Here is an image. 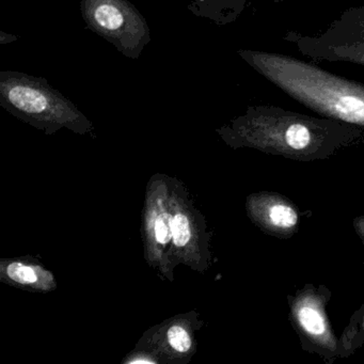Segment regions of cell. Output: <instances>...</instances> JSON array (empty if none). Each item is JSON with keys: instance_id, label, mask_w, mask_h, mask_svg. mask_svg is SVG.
Returning <instances> with one entry per match:
<instances>
[{"instance_id": "1", "label": "cell", "mask_w": 364, "mask_h": 364, "mask_svg": "<svg viewBox=\"0 0 364 364\" xmlns=\"http://www.w3.org/2000/svg\"><path fill=\"white\" fill-rule=\"evenodd\" d=\"M237 54L301 105L332 120L364 127V84L280 53L240 50Z\"/></svg>"}, {"instance_id": "2", "label": "cell", "mask_w": 364, "mask_h": 364, "mask_svg": "<svg viewBox=\"0 0 364 364\" xmlns=\"http://www.w3.org/2000/svg\"><path fill=\"white\" fill-rule=\"evenodd\" d=\"M0 105L48 133L61 127L80 134L92 129L86 116L44 77L10 70L0 72Z\"/></svg>"}, {"instance_id": "3", "label": "cell", "mask_w": 364, "mask_h": 364, "mask_svg": "<svg viewBox=\"0 0 364 364\" xmlns=\"http://www.w3.org/2000/svg\"><path fill=\"white\" fill-rule=\"evenodd\" d=\"M80 12L89 31L132 60H137L151 42L146 18L129 0H82Z\"/></svg>"}, {"instance_id": "4", "label": "cell", "mask_w": 364, "mask_h": 364, "mask_svg": "<svg viewBox=\"0 0 364 364\" xmlns=\"http://www.w3.org/2000/svg\"><path fill=\"white\" fill-rule=\"evenodd\" d=\"M189 11L198 18L218 26L235 22L244 12L248 0H183Z\"/></svg>"}, {"instance_id": "5", "label": "cell", "mask_w": 364, "mask_h": 364, "mask_svg": "<svg viewBox=\"0 0 364 364\" xmlns=\"http://www.w3.org/2000/svg\"><path fill=\"white\" fill-rule=\"evenodd\" d=\"M313 60H327L331 63H349L364 67V42L350 46H332L325 50H316L308 55Z\"/></svg>"}, {"instance_id": "6", "label": "cell", "mask_w": 364, "mask_h": 364, "mask_svg": "<svg viewBox=\"0 0 364 364\" xmlns=\"http://www.w3.org/2000/svg\"><path fill=\"white\" fill-rule=\"evenodd\" d=\"M298 318L302 327L313 336H321L325 332L326 327L323 317L318 312L310 306H302L298 312Z\"/></svg>"}, {"instance_id": "7", "label": "cell", "mask_w": 364, "mask_h": 364, "mask_svg": "<svg viewBox=\"0 0 364 364\" xmlns=\"http://www.w3.org/2000/svg\"><path fill=\"white\" fill-rule=\"evenodd\" d=\"M269 218L272 225L283 229L295 227L298 220L295 210L284 204L272 206L269 210Z\"/></svg>"}, {"instance_id": "8", "label": "cell", "mask_w": 364, "mask_h": 364, "mask_svg": "<svg viewBox=\"0 0 364 364\" xmlns=\"http://www.w3.org/2000/svg\"><path fill=\"white\" fill-rule=\"evenodd\" d=\"M9 278L22 284H33L37 282L38 274L35 268L22 263H11L7 267Z\"/></svg>"}, {"instance_id": "9", "label": "cell", "mask_w": 364, "mask_h": 364, "mask_svg": "<svg viewBox=\"0 0 364 364\" xmlns=\"http://www.w3.org/2000/svg\"><path fill=\"white\" fill-rule=\"evenodd\" d=\"M155 237L159 244L166 245L173 238V217L161 214L155 223Z\"/></svg>"}, {"instance_id": "10", "label": "cell", "mask_w": 364, "mask_h": 364, "mask_svg": "<svg viewBox=\"0 0 364 364\" xmlns=\"http://www.w3.org/2000/svg\"><path fill=\"white\" fill-rule=\"evenodd\" d=\"M191 238L189 221L185 215L178 214L173 217V240L178 247L185 246Z\"/></svg>"}, {"instance_id": "11", "label": "cell", "mask_w": 364, "mask_h": 364, "mask_svg": "<svg viewBox=\"0 0 364 364\" xmlns=\"http://www.w3.org/2000/svg\"><path fill=\"white\" fill-rule=\"evenodd\" d=\"M168 338L171 346L180 353H186L191 346L188 333L180 326H173L168 331Z\"/></svg>"}, {"instance_id": "12", "label": "cell", "mask_w": 364, "mask_h": 364, "mask_svg": "<svg viewBox=\"0 0 364 364\" xmlns=\"http://www.w3.org/2000/svg\"><path fill=\"white\" fill-rule=\"evenodd\" d=\"M18 36L9 35V33H6L5 31H0V43L3 46L14 43V42L18 41Z\"/></svg>"}, {"instance_id": "13", "label": "cell", "mask_w": 364, "mask_h": 364, "mask_svg": "<svg viewBox=\"0 0 364 364\" xmlns=\"http://www.w3.org/2000/svg\"><path fill=\"white\" fill-rule=\"evenodd\" d=\"M284 0H274V3H282Z\"/></svg>"}]
</instances>
